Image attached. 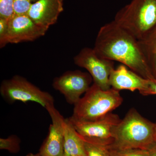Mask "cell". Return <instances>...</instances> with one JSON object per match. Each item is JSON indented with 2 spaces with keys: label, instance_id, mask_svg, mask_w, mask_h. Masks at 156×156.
<instances>
[{
  "label": "cell",
  "instance_id": "obj_6",
  "mask_svg": "<svg viewBox=\"0 0 156 156\" xmlns=\"http://www.w3.org/2000/svg\"><path fill=\"white\" fill-rule=\"evenodd\" d=\"M69 119L84 141L108 148L113 142V128L121 120L118 115L112 112L93 122H81L70 117Z\"/></svg>",
  "mask_w": 156,
  "mask_h": 156
},
{
  "label": "cell",
  "instance_id": "obj_19",
  "mask_svg": "<svg viewBox=\"0 0 156 156\" xmlns=\"http://www.w3.org/2000/svg\"><path fill=\"white\" fill-rule=\"evenodd\" d=\"M32 4L30 0H14V15H27Z\"/></svg>",
  "mask_w": 156,
  "mask_h": 156
},
{
  "label": "cell",
  "instance_id": "obj_22",
  "mask_svg": "<svg viewBox=\"0 0 156 156\" xmlns=\"http://www.w3.org/2000/svg\"><path fill=\"white\" fill-rule=\"evenodd\" d=\"M149 156H156V143L148 149Z\"/></svg>",
  "mask_w": 156,
  "mask_h": 156
},
{
  "label": "cell",
  "instance_id": "obj_10",
  "mask_svg": "<svg viewBox=\"0 0 156 156\" xmlns=\"http://www.w3.org/2000/svg\"><path fill=\"white\" fill-rule=\"evenodd\" d=\"M51 119L49 134L40 149L43 156H63L65 119L54 105L47 109Z\"/></svg>",
  "mask_w": 156,
  "mask_h": 156
},
{
  "label": "cell",
  "instance_id": "obj_23",
  "mask_svg": "<svg viewBox=\"0 0 156 156\" xmlns=\"http://www.w3.org/2000/svg\"><path fill=\"white\" fill-rule=\"evenodd\" d=\"M26 156H43L40 153L36 154H34L33 153H29Z\"/></svg>",
  "mask_w": 156,
  "mask_h": 156
},
{
  "label": "cell",
  "instance_id": "obj_14",
  "mask_svg": "<svg viewBox=\"0 0 156 156\" xmlns=\"http://www.w3.org/2000/svg\"><path fill=\"white\" fill-rule=\"evenodd\" d=\"M138 41L154 76L156 69V27L144 38Z\"/></svg>",
  "mask_w": 156,
  "mask_h": 156
},
{
  "label": "cell",
  "instance_id": "obj_18",
  "mask_svg": "<svg viewBox=\"0 0 156 156\" xmlns=\"http://www.w3.org/2000/svg\"><path fill=\"white\" fill-rule=\"evenodd\" d=\"M14 0H0V18L9 20L14 15Z\"/></svg>",
  "mask_w": 156,
  "mask_h": 156
},
{
  "label": "cell",
  "instance_id": "obj_5",
  "mask_svg": "<svg viewBox=\"0 0 156 156\" xmlns=\"http://www.w3.org/2000/svg\"><path fill=\"white\" fill-rule=\"evenodd\" d=\"M0 93L4 100L9 103L17 101L24 103L33 101L41 105L46 109L54 105V98L50 93L41 90L20 76L3 81Z\"/></svg>",
  "mask_w": 156,
  "mask_h": 156
},
{
  "label": "cell",
  "instance_id": "obj_17",
  "mask_svg": "<svg viewBox=\"0 0 156 156\" xmlns=\"http://www.w3.org/2000/svg\"><path fill=\"white\" fill-rule=\"evenodd\" d=\"M108 149L111 156H149L148 150L141 149L123 150Z\"/></svg>",
  "mask_w": 156,
  "mask_h": 156
},
{
  "label": "cell",
  "instance_id": "obj_1",
  "mask_svg": "<svg viewBox=\"0 0 156 156\" xmlns=\"http://www.w3.org/2000/svg\"><path fill=\"white\" fill-rule=\"evenodd\" d=\"M93 49L98 56L121 62L145 79H155L138 40L114 20L101 27Z\"/></svg>",
  "mask_w": 156,
  "mask_h": 156
},
{
  "label": "cell",
  "instance_id": "obj_15",
  "mask_svg": "<svg viewBox=\"0 0 156 156\" xmlns=\"http://www.w3.org/2000/svg\"><path fill=\"white\" fill-rule=\"evenodd\" d=\"M20 140L15 135H11L6 138H0V149L5 150L11 153L16 154L20 150Z\"/></svg>",
  "mask_w": 156,
  "mask_h": 156
},
{
  "label": "cell",
  "instance_id": "obj_8",
  "mask_svg": "<svg viewBox=\"0 0 156 156\" xmlns=\"http://www.w3.org/2000/svg\"><path fill=\"white\" fill-rule=\"evenodd\" d=\"M92 81L89 73L69 71L55 78L53 87L63 95L68 103L74 105L92 86Z\"/></svg>",
  "mask_w": 156,
  "mask_h": 156
},
{
  "label": "cell",
  "instance_id": "obj_26",
  "mask_svg": "<svg viewBox=\"0 0 156 156\" xmlns=\"http://www.w3.org/2000/svg\"></svg>",
  "mask_w": 156,
  "mask_h": 156
},
{
  "label": "cell",
  "instance_id": "obj_20",
  "mask_svg": "<svg viewBox=\"0 0 156 156\" xmlns=\"http://www.w3.org/2000/svg\"><path fill=\"white\" fill-rule=\"evenodd\" d=\"M9 20L0 18V40L3 38L8 30Z\"/></svg>",
  "mask_w": 156,
  "mask_h": 156
},
{
  "label": "cell",
  "instance_id": "obj_24",
  "mask_svg": "<svg viewBox=\"0 0 156 156\" xmlns=\"http://www.w3.org/2000/svg\"><path fill=\"white\" fill-rule=\"evenodd\" d=\"M154 76L155 79H156V69L154 73Z\"/></svg>",
  "mask_w": 156,
  "mask_h": 156
},
{
  "label": "cell",
  "instance_id": "obj_16",
  "mask_svg": "<svg viewBox=\"0 0 156 156\" xmlns=\"http://www.w3.org/2000/svg\"><path fill=\"white\" fill-rule=\"evenodd\" d=\"M85 146L87 156H111L108 148L106 146L86 141Z\"/></svg>",
  "mask_w": 156,
  "mask_h": 156
},
{
  "label": "cell",
  "instance_id": "obj_7",
  "mask_svg": "<svg viewBox=\"0 0 156 156\" xmlns=\"http://www.w3.org/2000/svg\"><path fill=\"white\" fill-rule=\"evenodd\" d=\"M75 64L87 70L94 83L103 90L111 89L109 78L114 62L98 56L93 48L82 49L74 58Z\"/></svg>",
  "mask_w": 156,
  "mask_h": 156
},
{
  "label": "cell",
  "instance_id": "obj_4",
  "mask_svg": "<svg viewBox=\"0 0 156 156\" xmlns=\"http://www.w3.org/2000/svg\"><path fill=\"white\" fill-rule=\"evenodd\" d=\"M114 20L140 41L156 27V0H132L117 12Z\"/></svg>",
  "mask_w": 156,
  "mask_h": 156
},
{
  "label": "cell",
  "instance_id": "obj_13",
  "mask_svg": "<svg viewBox=\"0 0 156 156\" xmlns=\"http://www.w3.org/2000/svg\"><path fill=\"white\" fill-rule=\"evenodd\" d=\"M63 156H87L85 141L74 127L69 118L65 119Z\"/></svg>",
  "mask_w": 156,
  "mask_h": 156
},
{
  "label": "cell",
  "instance_id": "obj_11",
  "mask_svg": "<svg viewBox=\"0 0 156 156\" xmlns=\"http://www.w3.org/2000/svg\"><path fill=\"white\" fill-rule=\"evenodd\" d=\"M150 80L139 76L123 64L114 69L109 78L110 85L112 89L119 91L138 90L144 95H147Z\"/></svg>",
  "mask_w": 156,
  "mask_h": 156
},
{
  "label": "cell",
  "instance_id": "obj_25",
  "mask_svg": "<svg viewBox=\"0 0 156 156\" xmlns=\"http://www.w3.org/2000/svg\"><path fill=\"white\" fill-rule=\"evenodd\" d=\"M30 2H37V1H38V0H30Z\"/></svg>",
  "mask_w": 156,
  "mask_h": 156
},
{
  "label": "cell",
  "instance_id": "obj_27",
  "mask_svg": "<svg viewBox=\"0 0 156 156\" xmlns=\"http://www.w3.org/2000/svg\"></svg>",
  "mask_w": 156,
  "mask_h": 156
},
{
  "label": "cell",
  "instance_id": "obj_9",
  "mask_svg": "<svg viewBox=\"0 0 156 156\" xmlns=\"http://www.w3.org/2000/svg\"><path fill=\"white\" fill-rule=\"evenodd\" d=\"M47 31L36 24L28 15H14L9 20L5 35L0 40V48L8 44L33 41L44 36Z\"/></svg>",
  "mask_w": 156,
  "mask_h": 156
},
{
  "label": "cell",
  "instance_id": "obj_12",
  "mask_svg": "<svg viewBox=\"0 0 156 156\" xmlns=\"http://www.w3.org/2000/svg\"><path fill=\"white\" fill-rule=\"evenodd\" d=\"M63 11V0H38L32 3L28 14L36 24L48 30Z\"/></svg>",
  "mask_w": 156,
  "mask_h": 156
},
{
  "label": "cell",
  "instance_id": "obj_21",
  "mask_svg": "<svg viewBox=\"0 0 156 156\" xmlns=\"http://www.w3.org/2000/svg\"><path fill=\"white\" fill-rule=\"evenodd\" d=\"M156 95V79L150 80L147 95Z\"/></svg>",
  "mask_w": 156,
  "mask_h": 156
},
{
  "label": "cell",
  "instance_id": "obj_2",
  "mask_svg": "<svg viewBox=\"0 0 156 156\" xmlns=\"http://www.w3.org/2000/svg\"><path fill=\"white\" fill-rule=\"evenodd\" d=\"M113 142L108 148L148 150L156 143V125L130 109L112 129Z\"/></svg>",
  "mask_w": 156,
  "mask_h": 156
},
{
  "label": "cell",
  "instance_id": "obj_3",
  "mask_svg": "<svg viewBox=\"0 0 156 156\" xmlns=\"http://www.w3.org/2000/svg\"><path fill=\"white\" fill-rule=\"evenodd\" d=\"M120 91L111 88L103 90L93 83L83 97L74 105L70 118L81 122H93L102 119L122 105Z\"/></svg>",
  "mask_w": 156,
  "mask_h": 156
}]
</instances>
